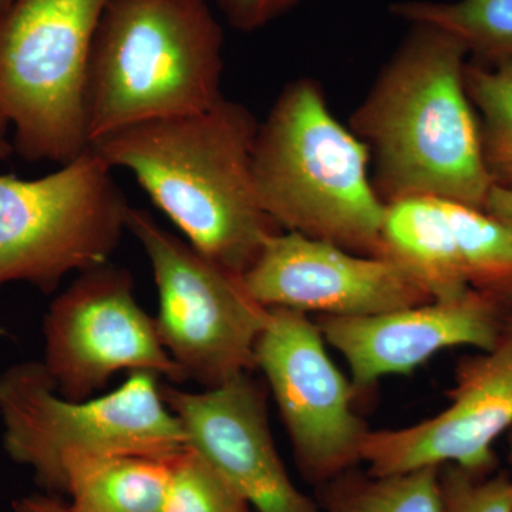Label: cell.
Here are the masks:
<instances>
[{"label":"cell","mask_w":512,"mask_h":512,"mask_svg":"<svg viewBox=\"0 0 512 512\" xmlns=\"http://www.w3.org/2000/svg\"><path fill=\"white\" fill-rule=\"evenodd\" d=\"M9 134L10 127L8 121L0 116V161L9 160L15 154L12 136H9Z\"/></svg>","instance_id":"26"},{"label":"cell","mask_w":512,"mask_h":512,"mask_svg":"<svg viewBox=\"0 0 512 512\" xmlns=\"http://www.w3.org/2000/svg\"><path fill=\"white\" fill-rule=\"evenodd\" d=\"M0 419L6 453L52 495L66 493L64 471L76 458H168L188 446L183 424L148 372L131 373L97 399L76 400L57 392L43 363H18L0 375Z\"/></svg>","instance_id":"5"},{"label":"cell","mask_w":512,"mask_h":512,"mask_svg":"<svg viewBox=\"0 0 512 512\" xmlns=\"http://www.w3.org/2000/svg\"><path fill=\"white\" fill-rule=\"evenodd\" d=\"M316 320L269 308L255 346L302 477L316 488L363 464L369 427L356 413V392L326 349Z\"/></svg>","instance_id":"9"},{"label":"cell","mask_w":512,"mask_h":512,"mask_svg":"<svg viewBox=\"0 0 512 512\" xmlns=\"http://www.w3.org/2000/svg\"><path fill=\"white\" fill-rule=\"evenodd\" d=\"M379 256L402 266L433 301L457 298L471 289L443 198L387 202Z\"/></svg>","instance_id":"15"},{"label":"cell","mask_w":512,"mask_h":512,"mask_svg":"<svg viewBox=\"0 0 512 512\" xmlns=\"http://www.w3.org/2000/svg\"><path fill=\"white\" fill-rule=\"evenodd\" d=\"M466 87L493 187L512 192V60L466 67Z\"/></svg>","instance_id":"20"},{"label":"cell","mask_w":512,"mask_h":512,"mask_svg":"<svg viewBox=\"0 0 512 512\" xmlns=\"http://www.w3.org/2000/svg\"><path fill=\"white\" fill-rule=\"evenodd\" d=\"M127 231L140 242L158 292V335L185 379L205 389L255 367V346L269 316L242 276L217 264L130 207Z\"/></svg>","instance_id":"8"},{"label":"cell","mask_w":512,"mask_h":512,"mask_svg":"<svg viewBox=\"0 0 512 512\" xmlns=\"http://www.w3.org/2000/svg\"><path fill=\"white\" fill-rule=\"evenodd\" d=\"M224 35L210 0H107L87 80L90 146L146 121L222 99Z\"/></svg>","instance_id":"3"},{"label":"cell","mask_w":512,"mask_h":512,"mask_svg":"<svg viewBox=\"0 0 512 512\" xmlns=\"http://www.w3.org/2000/svg\"><path fill=\"white\" fill-rule=\"evenodd\" d=\"M390 12L412 25L447 33L481 63L512 60V0H404L390 6Z\"/></svg>","instance_id":"17"},{"label":"cell","mask_w":512,"mask_h":512,"mask_svg":"<svg viewBox=\"0 0 512 512\" xmlns=\"http://www.w3.org/2000/svg\"><path fill=\"white\" fill-rule=\"evenodd\" d=\"M507 460H508V476L512 481V429L507 433Z\"/></svg>","instance_id":"27"},{"label":"cell","mask_w":512,"mask_h":512,"mask_svg":"<svg viewBox=\"0 0 512 512\" xmlns=\"http://www.w3.org/2000/svg\"><path fill=\"white\" fill-rule=\"evenodd\" d=\"M439 484L444 512H512V481L507 471L478 474L443 466Z\"/></svg>","instance_id":"22"},{"label":"cell","mask_w":512,"mask_h":512,"mask_svg":"<svg viewBox=\"0 0 512 512\" xmlns=\"http://www.w3.org/2000/svg\"><path fill=\"white\" fill-rule=\"evenodd\" d=\"M370 161L369 148L333 116L319 84L295 80L256 134L259 202L282 231L379 256L386 202Z\"/></svg>","instance_id":"4"},{"label":"cell","mask_w":512,"mask_h":512,"mask_svg":"<svg viewBox=\"0 0 512 512\" xmlns=\"http://www.w3.org/2000/svg\"><path fill=\"white\" fill-rule=\"evenodd\" d=\"M512 429V316L495 348L457 369L450 404L430 419L367 434L363 463L377 476L457 466L495 471V441Z\"/></svg>","instance_id":"11"},{"label":"cell","mask_w":512,"mask_h":512,"mask_svg":"<svg viewBox=\"0 0 512 512\" xmlns=\"http://www.w3.org/2000/svg\"><path fill=\"white\" fill-rule=\"evenodd\" d=\"M258 128L244 104L222 97L201 113L123 128L90 148L113 170L130 171L191 247L242 276L282 231L256 191Z\"/></svg>","instance_id":"1"},{"label":"cell","mask_w":512,"mask_h":512,"mask_svg":"<svg viewBox=\"0 0 512 512\" xmlns=\"http://www.w3.org/2000/svg\"><path fill=\"white\" fill-rule=\"evenodd\" d=\"M242 281L265 308L306 315L357 318L433 301L390 259L292 231L269 237Z\"/></svg>","instance_id":"12"},{"label":"cell","mask_w":512,"mask_h":512,"mask_svg":"<svg viewBox=\"0 0 512 512\" xmlns=\"http://www.w3.org/2000/svg\"><path fill=\"white\" fill-rule=\"evenodd\" d=\"M318 490L323 512H444L439 468L377 476L356 467Z\"/></svg>","instance_id":"18"},{"label":"cell","mask_w":512,"mask_h":512,"mask_svg":"<svg viewBox=\"0 0 512 512\" xmlns=\"http://www.w3.org/2000/svg\"><path fill=\"white\" fill-rule=\"evenodd\" d=\"M194 448L254 512H323L293 483L269 429L266 394L249 373L204 392L161 387Z\"/></svg>","instance_id":"13"},{"label":"cell","mask_w":512,"mask_h":512,"mask_svg":"<svg viewBox=\"0 0 512 512\" xmlns=\"http://www.w3.org/2000/svg\"><path fill=\"white\" fill-rule=\"evenodd\" d=\"M43 336V366L57 392L69 399H89L124 370L185 380L161 342L156 320L137 302L133 278L109 262L82 272L57 296Z\"/></svg>","instance_id":"10"},{"label":"cell","mask_w":512,"mask_h":512,"mask_svg":"<svg viewBox=\"0 0 512 512\" xmlns=\"http://www.w3.org/2000/svg\"><path fill=\"white\" fill-rule=\"evenodd\" d=\"M107 0H15L0 16V116L15 153L64 165L89 150L87 80Z\"/></svg>","instance_id":"6"},{"label":"cell","mask_w":512,"mask_h":512,"mask_svg":"<svg viewBox=\"0 0 512 512\" xmlns=\"http://www.w3.org/2000/svg\"><path fill=\"white\" fill-rule=\"evenodd\" d=\"M484 211L512 231V192L497 187L491 188Z\"/></svg>","instance_id":"24"},{"label":"cell","mask_w":512,"mask_h":512,"mask_svg":"<svg viewBox=\"0 0 512 512\" xmlns=\"http://www.w3.org/2000/svg\"><path fill=\"white\" fill-rule=\"evenodd\" d=\"M15 3V0H0V16Z\"/></svg>","instance_id":"28"},{"label":"cell","mask_w":512,"mask_h":512,"mask_svg":"<svg viewBox=\"0 0 512 512\" xmlns=\"http://www.w3.org/2000/svg\"><path fill=\"white\" fill-rule=\"evenodd\" d=\"M12 512H70L69 505L52 494L30 495L13 504Z\"/></svg>","instance_id":"25"},{"label":"cell","mask_w":512,"mask_h":512,"mask_svg":"<svg viewBox=\"0 0 512 512\" xmlns=\"http://www.w3.org/2000/svg\"><path fill=\"white\" fill-rule=\"evenodd\" d=\"M161 512H254L194 448L171 458V480Z\"/></svg>","instance_id":"21"},{"label":"cell","mask_w":512,"mask_h":512,"mask_svg":"<svg viewBox=\"0 0 512 512\" xmlns=\"http://www.w3.org/2000/svg\"><path fill=\"white\" fill-rule=\"evenodd\" d=\"M507 308L470 289L457 298L434 299L377 315L315 320L326 343L345 357L359 397L384 377L412 375L443 350L495 348L511 318Z\"/></svg>","instance_id":"14"},{"label":"cell","mask_w":512,"mask_h":512,"mask_svg":"<svg viewBox=\"0 0 512 512\" xmlns=\"http://www.w3.org/2000/svg\"><path fill=\"white\" fill-rule=\"evenodd\" d=\"M173 457L121 454L70 461L64 471L69 511L161 512Z\"/></svg>","instance_id":"16"},{"label":"cell","mask_w":512,"mask_h":512,"mask_svg":"<svg viewBox=\"0 0 512 512\" xmlns=\"http://www.w3.org/2000/svg\"><path fill=\"white\" fill-rule=\"evenodd\" d=\"M410 35L350 117L375 161L384 202L437 197L484 210L493 183L466 87V47L412 25Z\"/></svg>","instance_id":"2"},{"label":"cell","mask_w":512,"mask_h":512,"mask_svg":"<svg viewBox=\"0 0 512 512\" xmlns=\"http://www.w3.org/2000/svg\"><path fill=\"white\" fill-rule=\"evenodd\" d=\"M446 201L468 285L512 305V231L480 208Z\"/></svg>","instance_id":"19"},{"label":"cell","mask_w":512,"mask_h":512,"mask_svg":"<svg viewBox=\"0 0 512 512\" xmlns=\"http://www.w3.org/2000/svg\"><path fill=\"white\" fill-rule=\"evenodd\" d=\"M234 28L252 32L285 12L296 0H218Z\"/></svg>","instance_id":"23"},{"label":"cell","mask_w":512,"mask_h":512,"mask_svg":"<svg viewBox=\"0 0 512 512\" xmlns=\"http://www.w3.org/2000/svg\"><path fill=\"white\" fill-rule=\"evenodd\" d=\"M128 210L113 168L90 147L45 177L0 175V288L49 293L70 272L107 264Z\"/></svg>","instance_id":"7"}]
</instances>
